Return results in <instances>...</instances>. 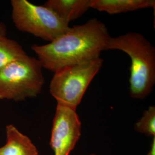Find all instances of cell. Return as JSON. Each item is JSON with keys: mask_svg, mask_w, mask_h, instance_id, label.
Returning <instances> with one entry per match:
<instances>
[{"mask_svg": "<svg viewBox=\"0 0 155 155\" xmlns=\"http://www.w3.org/2000/svg\"><path fill=\"white\" fill-rule=\"evenodd\" d=\"M110 38L105 24L94 18L69 29L48 44L31 48L42 66L52 72L100 58Z\"/></svg>", "mask_w": 155, "mask_h": 155, "instance_id": "cell-1", "label": "cell"}, {"mask_svg": "<svg viewBox=\"0 0 155 155\" xmlns=\"http://www.w3.org/2000/svg\"><path fill=\"white\" fill-rule=\"evenodd\" d=\"M106 50H119L130 57L129 94L144 100L155 84V48L141 33L129 32L109 39Z\"/></svg>", "mask_w": 155, "mask_h": 155, "instance_id": "cell-2", "label": "cell"}, {"mask_svg": "<svg viewBox=\"0 0 155 155\" xmlns=\"http://www.w3.org/2000/svg\"><path fill=\"white\" fill-rule=\"evenodd\" d=\"M41 64L27 54L0 71V100L22 101L41 93L45 79Z\"/></svg>", "mask_w": 155, "mask_h": 155, "instance_id": "cell-3", "label": "cell"}, {"mask_svg": "<svg viewBox=\"0 0 155 155\" xmlns=\"http://www.w3.org/2000/svg\"><path fill=\"white\" fill-rule=\"evenodd\" d=\"M12 18L20 31L51 42L70 28L69 24L45 6L27 0H12Z\"/></svg>", "mask_w": 155, "mask_h": 155, "instance_id": "cell-4", "label": "cell"}, {"mask_svg": "<svg viewBox=\"0 0 155 155\" xmlns=\"http://www.w3.org/2000/svg\"><path fill=\"white\" fill-rule=\"evenodd\" d=\"M104 61H91L65 67L54 72L50 91L57 103L77 109L89 84L100 71Z\"/></svg>", "mask_w": 155, "mask_h": 155, "instance_id": "cell-5", "label": "cell"}, {"mask_svg": "<svg viewBox=\"0 0 155 155\" xmlns=\"http://www.w3.org/2000/svg\"><path fill=\"white\" fill-rule=\"evenodd\" d=\"M81 135V122L76 109L57 103L50 145L54 155H70Z\"/></svg>", "mask_w": 155, "mask_h": 155, "instance_id": "cell-6", "label": "cell"}, {"mask_svg": "<svg viewBox=\"0 0 155 155\" xmlns=\"http://www.w3.org/2000/svg\"><path fill=\"white\" fill-rule=\"evenodd\" d=\"M6 143L0 148V155H38L36 147L27 136L13 125L6 127Z\"/></svg>", "mask_w": 155, "mask_h": 155, "instance_id": "cell-7", "label": "cell"}, {"mask_svg": "<svg viewBox=\"0 0 155 155\" xmlns=\"http://www.w3.org/2000/svg\"><path fill=\"white\" fill-rule=\"evenodd\" d=\"M155 0H91V8L109 15H115L143 9L155 10Z\"/></svg>", "mask_w": 155, "mask_h": 155, "instance_id": "cell-8", "label": "cell"}, {"mask_svg": "<svg viewBox=\"0 0 155 155\" xmlns=\"http://www.w3.org/2000/svg\"><path fill=\"white\" fill-rule=\"evenodd\" d=\"M91 0H48L45 6L69 24L91 8Z\"/></svg>", "mask_w": 155, "mask_h": 155, "instance_id": "cell-9", "label": "cell"}, {"mask_svg": "<svg viewBox=\"0 0 155 155\" xmlns=\"http://www.w3.org/2000/svg\"><path fill=\"white\" fill-rule=\"evenodd\" d=\"M22 46L7 37L0 39V71L17 59L26 55Z\"/></svg>", "mask_w": 155, "mask_h": 155, "instance_id": "cell-10", "label": "cell"}, {"mask_svg": "<svg viewBox=\"0 0 155 155\" xmlns=\"http://www.w3.org/2000/svg\"><path fill=\"white\" fill-rule=\"evenodd\" d=\"M134 129L139 133L147 136L155 137V107L150 106L143 113V116L135 123Z\"/></svg>", "mask_w": 155, "mask_h": 155, "instance_id": "cell-11", "label": "cell"}, {"mask_svg": "<svg viewBox=\"0 0 155 155\" xmlns=\"http://www.w3.org/2000/svg\"><path fill=\"white\" fill-rule=\"evenodd\" d=\"M7 29L3 22L0 21V39L6 37Z\"/></svg>", "mask_w": 155, "mask_h": 155, "instance_id": "cell-12", "label": "cell"}, {"mask_svg": "<svg viewBox=\"0 0 155 155\" xmlns=\"http://www.w3.org/2000/svg\"><path fill=\"white\" fill-rule=\"evenodd\" d=\"M148 155H155V137H153L150 145V149L148 153Z\"/></svg>", "mask_w": 155, "mask_h": 155, "instance_id": "cell-13", "label": "cell"}, {"mask_svg": "<svg viewBox=\"0 0 155 155\" xmlns=\"http://www.w3.org/2000/svg\"><path fill=\"white\" fill-rule=\"evenodd\" d=\"M95 155V154H94V153H93V154H91V155Z\"/></svg>", "mask_w": 155, "mask_h": 155, "instance_id": "cell-14", "label": "cell"}]
</instances>
